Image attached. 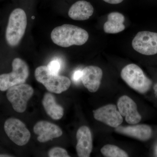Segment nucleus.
<instances>
[{
  "mask_svg": "<svg viewBox=\"0 0 157 157\" xmlns=\"http://www.w3.org/2000/svg\"><path fill=\"white\" fill-rule=\"evenodd\" d=\"M51 38L55 44L67 48L73 45H83L88 41L89 34L84 29L72 25L64 24L53 29Z\"/></svg>",
  "mask_w": 157,
  "mask_h": 157,
  "instance_id": "f257e3e1",
  "label": "nucleus"
},
{
  "mask_svg": "<svg viewBox=\"0 0 157 157\" xmlns=\"http://www.w3.org/2000/svg\"><path fill=\"white\" fill-rule=\"evenodd\" d=\"M27 25V17L25 11L16 9L9 16L6 28V38L7 43L12 47L19 44L25 33Z\"/></svg>",
  "mask_w": 157,
  "mask_h": 157,
  "instance_id": "f03ea898",
  "label": "nucleus"
},
{
  "mask_svg": "<svg viewBox=\"0 0 157 157\" xmlns=\"http://www.w3.org/2000/svg\"><path fill=\"white\" fill-rule=\"evenodd\" d=\"M35 76L37 81L51 93L61 94L67 90L71 84L67 77L52 73L47 66L37 67L35 70Z\"/></svg>",
  "mask_w": 157,
  "mask_h": 157,
  "instance_id": "7ed1b4c3",
  "label": "nucleus"
},
{
  "mask_svg": "<svg viewBox=\"0 0 157 157\" xmlns=\"http://www.w3.org/2000/svg\"><path fill=\"white\" fill-rule=\"evenodd\" d=\"M121 76L128 86L140 94H146L152 85V82L142 69L135 64L125 66L121 70Z\"/></svg>",
  "mask_w": 157,
  "mask_h": 157,
  "instance_id": "20e7f679",
  "label": "nucleus"
},
{
  "mask_svg": "<svg viewBox=\"0 0 157 157\" xmlns=\"http://www.w3.org/2000/svg\"><path fill=\"white\" fill-rule=\"evenodd\" d=\"M12 72L0 75V91H6L10 88L24 83L28 78L29 70L25 61L16 58L12 63Z\"/></svg>",
  "mask_w": 157,
  "mask_h": 157,
  "instance_id": "39448f33",
  "label": "nucleus"
},
{
  "mask_svg": "<svg viewBox=\"0 0 157 157\" xmlns=\"http://www.w3.org/2000/svg\"><path fill=\"white\" fill-rule=\"evenodd\" d=\"M6 97L14 111L22 113L26 109L27 103L33 95V88L29 84L14 86L7 90Z\"/></svg>",
  "mask_w": 157,
  "mask_h": 157,
  "instance_id": "423d86ee",
  "label": "nucleus"
},
{
  "mask_svg": "<svg viewBox=\"0 0 157 157\" xmlns=\"http://www.w3.org/2000/svg\"><path fill=\"white\" fill-rule=\"evenodd\" d=\"M4 128L9 139L18 146L26 145L30 139V132L25 124L16 118H9L6 120Z\"/></svg>",
  "mask_w": 157,
  "mask_h": 157,
  "instance_id": "0eeeda50",
  "label": "nucleus"
},
{
  "mask_svg": "<svg viewBox=\"0 0 157 157\" xmlns=\"http://www.w3.org/2000/svg\"><path fill=\"white\" fill-rule=\"evenodd\" d=\"M133 48L137 52L146 56L157 53V33L148 31L138 32L132 40Z\"/></svg>",
  "mask_w": 157,
  "mask_h": 157,
  "instance_id": "6e6552de",
  "label": "nucleus"
},
{
  "mask_svg": "<svg viewBox=\"0 0 157 157\" xmlns=\"http://www.w3.org/2000/svg\"><path fill=\"white\" fill-rule=\"evenodd\" d=\"M93 113L96 120L112 128L118 127L123 121L122 116L114 104H107L94 110Z\"/></svg>",
  "mask_w": 157,
  "mask_h": 157,
  "instance_id": "1a4fd4ad",
  "label": "nucleus"
},
{
  "mask_svg": "<svg viewBox=\"0 0 157 157\" xmlns=\"http://www.w3.org/2000/svg\"><path fill=\"white\" fill-rule=\"evenodd\" d=\"M118 111L122 116L124 117L126 121L130 124L139 123L141 116L137 111L136 103L127 95L121 96L117 101Z\"/></svg>",
  "mask_w": 157,
  "mask_h": 157,
  "instance_id": "9d476101",
  "label": "nucleus"
},
{
  "mask_svg": "<svg viewBox=\"0 0 157 157\" xmlns=\"http://www.w3.org/2000/svg\"><path fill=\"white\" fill-rule=\"evenodd\" d=\"M33 131L38 135L37 140L40 143L47 142L63 135V131L59 127L45 121L37 122L34 126Z\"/></svg>",
  "mask_w": 157,
  "mask_h": 157,
  "instance_id": "9b49d317",
  "label": "nucleus"
},
{
  "mask_svg": "<svg viewBox=\"0 0 157 157\" xmlns=\"http://www.w3.org/2000/svg\"><path fill=\"white\" fill-rule=\"evenodd\" d=\"M103 76V71L99 67L90 66L82 70L81 81L90 92L95 93L99 89Z\"/></svg>",
  "mask_w": 157,
  "mask_h": 157,
  "instance_id": "f8f14e48",
  "label": "nucleus"
},
{
  "mask_svg": "<svg viewBox=\"0 0 157 157\" xmlns=\"http://www.w3.org/2000/svg\"><path fill=\"white\" fill-rule=\"evenodd\" d=\"M76 150L79 157H89L93 149L92 133L88 127L82 126L76 133Z\"/></svg>",
  "mask_w": 157,
  "mask_h": 157,
  "instance_id": "ddd939ff",
  "label": "nucleus"
},
{
  "mask_svg": "<svg viewBox=\"0 0 157 157\" xmlns=\"http://www.w3.org/2000/svg\"><path fill=\"white\" fill-rule=\"evenodd\" d=\"M116 132L133 137L141 141H147L152 135L151 128L146 124H133V125L122 126H119L115 129Z\"/></svg>",
  "mask_w": 157,
  "mask_h": 157,
  "instance_id": "4468645a",
  "label": "nucleus"
},
{
  "mask_svg": "<svg viewBox=\"0 0 157 157\" xmlns=\"http://www.w3.org/2000/svg\"><path fill=\"white\" fill-rule=\"evenodd\" d=\"M94 12V7L90 3L86 1H79L71 6L68 15L74 20L84 21L88 19Z\"/></svg>",
  "mask_w": 157,
  "mask_h": 157,
  "instance_id": "2eb2a0df",
  "label": "nucleus"
},
{
  "mask_svg": "<svg viewBox=\"0 0 157 157\" xmlns=\"http://www.w3.org/2000/svg\"><path fill=\"white\" fill-rule=\"evenodd\" d=\"M42 104L45 112L52 119L59 120L63 117V108L57 104L55 97L51 93H45L42 99Z\"/></svg>",
  "mask_w": 157,
  "mask_h": 157,
  "instance_id": "dca6fc26",
  "label": "nucleus"
},
{
  "mask_svg": "<svg viewBox=\"0 0 157 157\" xmlns=\"http://www.w3.org/2000/svg\"><path fill=\"white\" fill-rule=\"evenodd\" d=\"M124 16L119 12L109 13L107 17V21L104 24V32L106 33L116 34L122 32L125 29L124 24Z\"/></svg>",
  "mask_w": 157,
  "mask_h": 157,
  "instance_id": "f3484780",
  "label": "nucleus"
},
{
  "mask_svg": "<svg viewBox=\"0 0 157 157\" xmlns=\"http://www.w3.org/2000/svg\"><path fill=\"white\" fill-rule=\"evenodd\" d=\"M101 152L106 157H128V155L123 150L113 144H107L101 149Z\"/></svg>",
  "mask_w": 157,
  "mask_h": 157,
  "instance_id": "a211bd4d",
  "label": "nucleus"
},
{
  "mask_svg": "<svg viewBox=\"0 0 157 157\" xmlns=\"http://www.w3.org/2000/svg\"><path fill=\"white\" fill-rule=\"evenodd\" d=\"M48 156L49 157H69L70 156L67 151L63 148L54 147L49 150L48 152Z\"/></svg>",
  "mask_w": 157,
  "mask_h": 157,
  "instance_id": "6ab92c4d",
  "label": "nucleus"
},
{
  "mask_svg": "<svg viewBox=\"0 0 157 157\" xmlns=\"http://www.w3.org/2000/svg\"><path fill=\"white\" fill-rule=\"evenodd\" d=\"M48 70L53 74H58L61 68V63L58 59H54L49 62L47 66Z\"/></svg>",
  "mask_w": 157,
  "mask_h": 157,
  "instance_id": "aec40b11",
  "label": "nucleus"
},
{
  "mask_svg": "<svg viewBox=\"0 0 157 157\" xmlns=\"http://www.w3.org/2000/svg\"><path fill=\"white\" fill-rule=\"evenodd\" d=\"M82 70H77L73 73L72 79L75 83H77L81 80Z\"/></svg>",
  "mask_w": 157,
  "mask_h": 157,
  "instance_id": "412c9836",
  "label": "nucleus"
},
{
  "mask_svg": "<svg viewBox=\"0 0 157 157\" xmlns=\"http://www.w3.org/2000/svg\"><path fill=\"white\" fill-rule=\"evenodd\" d=\"M104 2L110 4L116 5L121 3L124 0H103Z\"/></svg>",
  "mask_w": 157,
  "mask_h": 157,
  "instance_id": "4be33fe9",
  "label": "nucleus"
},
{
  "mask_svg": "<svg viewBox=\"0 0 157 157\" xmlns=\"http://www.w3.org/2000/svg\"><path fill=\"white\" fill-rule=\"evenodd\" d=\"M154 91V94L155 97L157 98V82L155 84L153 87Z\"/></svg>",
  "mask_w": 157,
  "mask_h": 157,
  "instance_id": "5701e85b",
  "label": "nucleus"
},
{
  "mask_svg": "<svg viewBox=\"0 0 157 157\" xmlns=\"http://www.w3.org/2000/svg\"><path fill=\"white\" fill-rule=\"evenodd\" d=\"M13 157L12 156L10 155H9L7 154H0V157Z\"/></svg>",
  "mask_w": 157,
  "mask_h": 157,
  "instance_id": "b1692460",
  "label": "nucleus"
}]
</instances>
